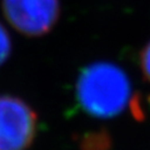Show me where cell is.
<instances>
[{
	"label": "cell",
	"instance_id": "obj_2",
	"mask_svg": "<svg viewBox=\"0 0 150 150\" xmlns=\"http://www.w3.org/2000/svg\"><path fill=\"white\" fill-rule=\"evenodd\" d=\"M38 131V115L20 98L0 95V150H28Z\"/></svg>",
	"mask_w": 150,
	"mask_h": 150
},
{
	"label": "cell",
	"instance_id": "obj_3",
	"mask_svg": "<svg viewBox=\"0 0 150 150\" xmlns=\"http://www.w3.org/2000/svg\"><path fill=\"white\" fill-rule=\"evenodd\" d=\"M1 6L9 24L26 36L45 35L60 15L59 0H3Z\"/></svg>",
	"mask_w": 150,
	"mask_h": 150
},
{
	"label": "cell",
	"instance_id": "obj_1",
	"mask_svg": "<svg viewBox=\"0 0 150 150\" xmlns=\"http://www.w3.org/2000/svg\"><path fill=\"white\" fill-rule=\"evenodd\" d=\"M75 94L81 109L100 119L118 116L133 100L129 76L109 62H95L84 68L76 80Z\"/></svg>",
	"mask_w": 150,
	"mask_h": 150
},
{
	"label": "cell",
	"instance_id": "obj_4",
	"mask_svg": "<svg viewBox=\"0 0 150 150\" xmlns=\"http://www.w3.org/2000/svg\"><path fill=\"white\" fill-rule=\"evenodd\" d=\"M11 53V41L6 29L0 24V65H3L8 60Z\"/></svg>",
	"mask_w": 150,
	"mask_h": 150
},
{
	"label": "cell",
	"instance_id": "obj_5",
	"mask_svg": "<svg viewBox=\"0 0 150 150\" xmlns=\"http://www.w3.org/2000/svg\"><path fill=\"white\" fill-rule=\"evenodd\" d=\"M140 69L146 81L150 83V41L144 46L140 53Z\"/></svg>",
	"mask_w": 150,
	"mask_h": 150
}]
</instances>
